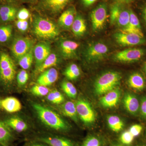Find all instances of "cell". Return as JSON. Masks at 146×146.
Here are the masks:
<instances>
[{
  "instance_id": "1",
  "label": "cell",
  "mask_w": 146,
  "mask_h": 146,
  "mask_svg": "<svg viewBox=\"0 0 146 146\" xmlns=\"http://www.w3.org/2000/svg\"><path fill=\"white\" fill-rule=\"evenodd\" d=\"M33 31L37 37L44 39H54L60 33L58 27L53 22L39 15H35Z\"/></svg>"
},
{
  "instance_id": "2",
  "label": "cell",
  "mask_w": 146,
  "mask_h": 146,
  "mask_svg": "<svg viewBox=\"0 0 146 146\" xmlns=\"http://www.w3.org/2000/svg\"><path fill=\"white\" fill-rule=\"evenodd\" d=\"M33 108L39 119L46 125L57 131L67 129L66 123L55 112L38 104H33Z\"/></svg>"
},
{
  "instance_id": "3",
  "label": "cell",
  "mask_w": 146,
  "mask_h": 146,
  "mask_svg": "<svg viewBox=\"0 0 146 146\" xmlns=\"http://www.w3.org/2000/svg\"><path fill=\"white\" fill-rule=\"evenodd\" d=\"M121 76L119 73L109 72L102 75L95 83V93L99 96L106 94L115 89L119 83Z\"/></svg>"
},
{
  "instance_id": "4",
  "label": "cell",
  "mask_w": 146,
  "mask_h": 146,
  "mask_svg": "<svg viewBox=\"0 0 146 146\" xmlns=\"http://www.w3.org/2000/svg\"><path fill=\"white\" fill-rule=\"evenodd\" d=\"M72 0H37V8L51 15L60 13Z\"/></svg>"
},
{
  "instance_id": "5",
  "label": "cell",
  "mask_w": 146,
  "mask_h": 146,
  "mask_svg": "<svg viewBox=\"0 0 146 146\" xmlns=\"http://www.w3.org/2000/svg\"><path fill=\"white\" fill-rule=\"evenodd\" d=\"M34 42L27 37L18 36L14 39L11 47V52L16 59L18 60L33 48Z\"/></svg>"
},
{
  "instance_id": "6",
  "label": "cell",
  "mask_w": 146,
  "mask_h": 146,
  "mask_svg": "<svg viewBox=\"0 0 146 146\" xmlns=\"http://www.w3.org/2000/svg\"><path fill=\"white\" fill-rule=\"evenodd\" d=\"M109 52V48L106 44L102 42L93 43L87 48L86 56L90 62H95L102 59Z\"/></svg>"
},
{
  "instance_id": "7",
  "label": "cell",
  "mask_w": 146,
  "mask_h": 146,
  "mask_svg": "<svg viewBox=\"0 0 146 146\" xmlns=\"http://www.w3.org/2000/svg\"><path fill=\"white\" fill-rule=\"evenodd\" d=\"M107 16V8L105 4H100L93 10L91 18L92 27L94 31H98L103 28Z\"/></svg>"
},
{
  "instance_id": "8",
  "label": "cell",
  "mask_w": 146,
  "mask_h": 146,
  "mask_svg": "<svg viewBox=\"0 0 146 146\" xmlns=\"http://www.w3.org/2000/svg\"><path fill=\"white\" fill-rule=\"evenodd\" d=\"M145 53V50L133 48L123 50L115 54L114 58L117 61L124 63L136 62L141 59Z\"/></svg>"
},
{
  "instance_id": "9",
  "label": "cell",
  "mask_w": 146,
  "mask_h": 146,
  "mask_svg": "<svg viewBox=\"0 0 146 146\" xmlns=\"http://www.w3.org/2000/svg\"><path fill=\"white\" fill-rule=\"evenodd\" d=\"M115 36L118 44L124 46H132L145 43L144 37L134 33L120 31L116 33Z\"/></svg>"
},
{
  "instance_id": "10",
  "label": "cell",
  "mask_w": 146,
  "mask_h": 146,
  "mask_svg": "<svg viewBox=\"0 0 146 146\" xmlns=\"http://www.w3.org/2000/svg\"><path fill=\"white\" fill-rule=\"evenodd\" d=\"M76 106L78 115L84 123L89 124L95 121V112L88 102L84 100H79L76 103Z\"/></svg>"
},
{
  "instance_id": "11",
  "label": "cell",
  "mask_w": 146,
  "mask_h": 146,
  "mask_svg": "<svg viewBox=\"0 0 146 146\" xmlns=\"http://www.w3.org/2000/svg\"><path fill=\"white\" fill-rule=\"evenodd\" d=\"M33 52L36 65L38 67L51 53L50 45L48 42H39L35 45Z\"/></svg>"
},
{
  "instance_id": "12",
  "label": "cell",
  "mask_w": 146,
  "mask_h": 146,
  "mask_svg": "<svg viewBox=\"0 0 146 146\" xmlns=\"http://www.w3.org/2000/svg\"><path fill=\"white\" fill-rule=\"evenodd\" d=\"M79 46L78 43L72 40H62L59 43L60 52L63 57L66 58L75 57Z\"/></svg>"
},
{
  "instance_id": "13",
  "label": "cell",
  "mask_w": 146,
  "mask_h": 146,
  "mask_svg": "<svg viewBox=\"0 0 146 146\" xmlns=\"http://www.w3.org/2000/svg\"><path fill=\"white\" fill-rule=\"evenodd\" d=\"M58 73L56 69L50 68L42 73L37 80L39 85L47 86L51 85L57 80Z\"/></svg>"
},
{
  "instance_id": "14",
  "label": "cell",
  "mask_w": 146,
  "mask_h": 146,
  "mask_svg": "<svg viewBox=\"0 0 146 146\" xmlns=\"http://www.w3.org/2000/svg\"><path fill=\"white\" fill-rule=\"evenodd\" d=\"M76 14L75 8L74 7H69L61 13L58 18V24L63 28H70L75 18Z\"/></svg>"
},
{
  "instance_id": "15",
  "label": "cell",
  "mask_w": 146,
  "mask_h": 146,
  "mask_svg": "<svg viewBox=\"0 0 146 146\" xmlns=\"http://www.w3.org/2000/svg\"><path fill=\"white\" fill-rule=\"evenodd\" d=\"M120 96L119 91L118 89H114L102 97L100 102L104 107L111 108L115 107L118 104Z\"/></svg>"
},
{
  "instance_id": "16",
  "label": "cell",
  "mask_w": 146,
  "mask_h": 146,
  "mask_svg": "<svg viewBox=\"0 0 146 146\" xmlns=\"http://www.w3.org/2000/svg\"><path fill=\"white\" fill-rule=\"evenodd\" d=\"M18 10L16 7L5 5L0 7V20L4 23L14 21L17 17Z\"/></svg>"
},
{
  "instance_id": "17",
  "label": "cell",
  "mask_w": 146,
  "mask_h": 146,
  "mask_svg": "<svg viewBox=\"0 0 146 146\" xmlns=\"http://www.w3.org/2000/svg\"><path fill=\"white\" fill-rule=\"evenodd\" d=\"M121 31L124 32L134 33L144 37V35L142 32L140 21L133 12V11L130 9V20L128 26L124 29L121 30Z\"/></svg>"
},
{
  "instance_id": "18",
  "label": "cell",
  "mask_w": 146,
  "mask_h": 146,
  "mask_svg": "<svg viewBox=\"0 0 146 146\" xmlns=\"http://www.w3.org/2000/svg\"><path fill=\"white\" fill-rule=\"evenodd\" d=\"M123 102L128 112L132 115L138 113L140 108V104L136 96L130 93H127L125 95Z\"/></svg>"
},
{
  "instance_id": "19",
  "label": "cell",
  "mask_w": 146,
  "mask_h": 146,
  "mask_svg": "<svg viewBox=\"0 0 146 146\" xmlns=\"http://www.w3.org/2000/svg\"><path fill=\"white\" fill-rule=\"evenodd\" d=\"M1 106L9 113H14L20 111L22 105L19 100L14 97H7L1 101Z\"/></svg>"
},
{
  "instance_id": "20",
  "label": "cell",
  "mask_w": 146,
  "mask_h": 146,
  "mask_svg": "<svg viewBox=\"0 0 146 146\" xmlns=\"http://www.w3.org/2000/svg\"><path fill=\"white\" fill-rule=\"evenodd\" d=\"M128 83L131 88L137 91H142L145 86V79L141 74L138 72L133 73L131 75Z\"/></svg>"
},
{
  "instance_id": "21",
  "label": "cell",
  "mask_w": 146,
  "mask_h": 146,
  "mask_svg": "<svg viewBox=\"0 0 146 146\" xmlns=\"http://www.w3.org/2000/svg\"><path fill=\"white\" fill-rule=\"evenodd\" d=\"M71 27L73 33L76 36H81L84 34L86 31V25L84 19L81 15L76 13Z\"/></svg>"
},
{
  "instance_id": "22",
  "label": "cell",
  "mask_w": 146,
  "mask_h": 146,
  "mask_svg": "<svg viewBox=\"0 0 146 146\" xmlns=\"http://www.w3.org/2000/svg\"><path fill=\"white\" fill-rule=\"evenodd\" d=\"M5 123L10 129L18 132H22L27 129V125L23 120L17 117H11L6 120Z\"/></svg>"
},
{
  "instance_id": "23",
  "label": "cell",
  "mask_w": 146,
  "mask_h": 146,
  "mask_svg": "<svg viewBox=\"0 0 146 146\" xmlns=\"http://www.w3.org/2000/svg\"><path fill=\"white\" fill-rule=\"evenodd\" d=\"M11 129L5 122L0 121V145L7 146L12 140Z\"/></svg>"
},
{
  "instance_id": "24",
  "label": "cell",
  "mask_w": 146,
  "mask_h": 146,
  "mask_svg": "<svg viewBox=\"0 0 146 146\" xmlns=\"http://www.w3.org/2000/svg\"><path fill=\"white\" fill-rule=\"evenodd\" d=\"M41 141L50 146H74L70 140L60 137H45L42 138Z\"/></svg>"
},
{
  "instance_id": "25",
  "label": "cell",
  "mask_w": 146,
  "mask_h": 146,
  "mask_svg": "<svg viewBox=\"0 0 146 146\" xmlns=\"http://www.w3.org/2000/svg\"><path fill=\"white\" fill-rule=\"evenodd\" d=\"M13 28L9 24L0 26V44H5L10 41L13 36Z\"/></svg>"
},
{
  "instance_id": "26",
  "label": "cell",
  "mask_w": 146,
  "mask_h": 146,
  "mask_svg": "<svg viewBox=\"0 0 146 146\" xmlns=\"http://www.w3.org/2000/svg\"><path fill=\"white\" fill-rule=\"evenodd\" d=\"M16 73L15 66L0 70V80L5 84L11 83L15 78Z\"/></svg>"
},
{
  "instance_id": "27",
  "label": "cell",
  "mask_w": 146,
  "mask_h": 146,
  "mask_svg": "<svg viewBox=\"0 0 146 146\" xmlns=\"http://www.w3.org/2000/svg\"><path fill=\"white\" fill-rule=\"evenodd\" d=\"M58 59V57L56 54L51 52L44 62L38 67L37 71L39 73H42L46 70L52 68L57 64Z\"/></svg>"
},
{
  "instance_id": "28",
  "label": "cell",
  "mask_w": 146,
  "mask_h": 146,
  "mask_svg": "<svg viewBox=\"0 0 146 146\" xmlns=\"http://www.w3.org/2000/svg\"><path fill=\"white\" fill-rule=\"evenodd\" d=\"M130 20V9L123 7L117 19L116 23L121 30L126 28L129 24Z\"/></svg>"
},
{
  "instance_id": "29",
  "label": "cell",
  "mask_w": 146,
  "mask_h": 146,
  "mask_svg": "<svg viewBox=\"0 0 146 146\" xmlns=\"http://www.w3.org/2000/svg\"><path fill=\"white\" fill-rule=\"evenodd\" d=\"M107 121L109 127L115 132H119L123 127V123L118 116L115 115L110 116L108 118Z\"/></svg>"
},
{
  "instance_id": "30",
  "label": "cell",
  "mask_w": 146,
  "mask_h": 146,
  "mask_svg": "<svg viewBox=\"0 0 146 146\" xmlns=\"http://www.w3.org/2000/svg\"><path fill=\"white\" fill-rule=\"evenodd\" d=\"M63 111L64 115L74 121L77 120V112L76 104L71 101L66 102L63 105Z\"/></svg>"
},
{
  "instance_id": "31",
  "label": "cell",
  "mask_w": 146,
  "mask_h": 146,
  "mask_svg": "<svg viewBox=\"0 0 146 146\" xmlns=\"http://www.w3.org/2000/svg\"><path fill=\"white\" fill-rule=\"evenodd\" d=\"M33 58L34 55L33 49H32L26 54L24 55L18 59V64L23 70H27L31 66L33 62Z\"/></svg>"
},
{
  "instance_id": "32",
  "label": "cell",
  "mask_w": 146,
  "mask_h": 146,
  "mask_svg": "<svg viewBox=\"0 0 146 146\" xmlns=\"http://www.w3.org/2000/svg\"><path fill=\"white\" fill-rule=\"evenodd\" d=\"M64 75L68 79L74 80L78 78L80 76V70L77 65L73 63L66 68Z\"/></svg>"
},
{
  "instance_id": "33",
  "label": "cell",
  "mask_w": 146,
  "mask_h": 146,
  "mask_svg": "<svg viewBox=\"0 0 146 146\" xmlns=\"http://www.w3.org/2000/svg\"><path fill=\"white\" fill-rule=\"evenodd\" d=\"M61 87L68 96L71 98H75L77 91L72 83L70 82L64 81L61 84Z\"/></svg>"
},
{
  "instance_id": "34",
  "label": "cell",
  "mask_w": 146,
  "mask_h": 146,
  "mask_svg": "<svg viewBox=\"0 0 146 146\" xmlns=\"http://www.w3.org/2000/svg\"><path fill=\"white\" fill-rule=\"evenodd\" d=\"M123 7V5L116 3L112 5L110 10V22L112 24L116 23L121 11Z\"/></svg>"
},
{
  "instance_id": "35",
  "label": "cell",
  "mask_w": 146,
  "mask_h": 146,
  "mask_svg": "<svg viewBox=\"0 0 146 146\" xmlns=\"http://www.w3.org/2000/svg\"><path fill=\"white\" fill-rule=\"evenodd\" d=\"M47 99L48 100L54 104H60L64 101L63 95L57 90L50 92L47 95Z\"/></svg>"
},
{
  "instance_id": "36",
  "label": "cell",
  "mask_w": 146,
  "mask_h": 146,
  "mask_svg": "<svg viewBox=\"0 0 146 146\" xmlns=\"http://www.w3.org/2000/svg\"><path fill=\"white\" fill-rule=\"evenodd\" d=\"M31 92L35 96H44L49 93L50 90L47 86L38 84L32 87Z\"/></svg>"
},
{
  "instance_id": "37",
  "label": "cell",
  "mask_w": 146,
  "mask_h": 146,
  "mask_svg": "<svg viewBox=\"0 0 146 146\" xmlns=\"http://www.w3.org/2000/svg\"><path fill=\"white\" fill-rule=\"evenodd\" d=\"M29 74L26 70H21L17 74V80L18 85L23 86L27 82L29 79Z\"/></svg>"
},
{
  "instance_id": "38",
  "label": "cell",
  "mask_w": 146,
  "mask_h": 146,
  "mask_svg": "<svg viewBox=\"0 0 146 146\" xmlns=\"http://www.w3.org/2000/svg\"><path fill=\"white\" fill-rule=\"evenodd\" d=\"M134 137L129 131H125L121 135L120 140L125 145H129L133 142Z\"/></svg>"
},
{
  "instance_id": "39",
  "label": "cell",
  "mask_w": 146,
  "mask_h": 146,
  "mask_svg": "<svg viewBox=\"0 0 146 146\" xmlns=\"http://www.w3.org/2000/svg\"><path fill=\"white\" fill-rule=\"evenodd\" d=\"M82 146H100V142L96 137L90 136L85 140Z\"/></svg>"
},
{
  "instance_id": "40",
  "label": "cell",
  "mask_w": 146,
  "mask_h": 146,
  "mask_svg": "<svg viewBox=\"0 0 146 146\" xmlns=\"http://www.w3.org/2000/svg\"><path fill=\"white\" fill-rule=\"evenodd\" d=\"M30 16L29 11L27 9L23 8L18 10L17 15L18 20H28Z\"/></svg>"
},
{
  "instance_id": "41",
  "label": "cell",
  "mask_w": 146,
  "mask_h": 146,
  "mask_svg": "<svg viewBox=\"0 0 146 146\" xmlns=\"http://www.w3.org/2000/svg\"><path fill=\"white\" fill-rule=\"evenodd\" d=\"M16 25L18 29L23 32L27 31L29 28L28 20H18L16 21Z\"/></svg>"
},
{
  "instance_id": "42",
  "label": "cell",
  "mask_w": 146,
  "mask_h": 146,
  "mask_svg": "<svg viewBox=\"0 0 146 146\" xmlns=\"http://www.w3.org/2000/svg\"><path fill=\"white\" fill-rule=\"evenodd\" d=\"M143 130V127L139 124H135L131 126L129 129V132L134 137L138 136Z\"/></svg>"
},
{
  "instance_id": "43",
  "label": "cell",
  "mask_w": 146,
  "mask_h": 146,
  "mask_svg": "<svg viewBox=\"0 0 146 146\" xmlns=\"http://www.w3.org/2000/svg\"><path fill=\"white\" fill-rule=\"evenodd\" d=\"M140 109L141 115L144 117L146 118V97H144L141 100Z\"/></svg>"
},
{
  "instance_id": "44",
  "label": "cell",
  "mask_w": 146,
  "mask_h": 146,
  "mask_svg": "<svg viewBox=\"0 0 146 146\" xmlns=\"http://www.w3.org/2000/svg\"><path fill=\"white\" fill-rule=\"evenodd\" d=\"M81 1L84 6L88 7L94 4L97 0H81Z\"/></svg>"
},
{
  "instance_id": "45",
  "label": "cell",
  "mask_w": 146,
  "mask_h": 146,
  "mask_svg": "<svg viewBox=\"0 0 146 146\" xmlns=\"http://www.w3.org/2000/svg\"><path fill=\"white\" fill-rule=\"evenodd\" d=\"M134 1V0H115L116 3H119L123 5L130 3Z\"/></svg>"
},
{
  "instance_id": "46",
  "label": "cell",
  "mask_w": 146,
  "mask_h": 146,
  "mask_svg": "<svg viewBox=\"0 0 146 146\" xmlns=\"http://www.w3.org/2000/svg\"><path fill=\"white\" fill-rule=\"evenodd\" d=\"M142 13H143V17L146 25V4L144 6L142 9Z\"/></svg>"
},
{
  "instance_id": "47",
  "label": "cell",
  "mask_w": 146,
  "mask_h": 146,
  "mask_svg": "<svg viewBox=\"0 0 146 146\" xmlns=\"http://www.w3.org/2000/svg\"><path fill=\"white\" fill-rule=\"evenodd\" d=\"M24 3H33L35 2L37 0H21Z\"/></svg>"
},
{
  "instance_id": "48",
  "label": "cell",
  "mask_w": 146,
  "mask_h": 146,
  "mask_svg": "<svg viewBox=\"0 0 146 146\" xmlns=\"http://www.w3.org/2000/svg\"><path fill=\"white\" fill-rule=\"evenodd\" d=\"M31 146H45L42 144H35L33 145H32Z\"/></svg>"
},
{
  "instance_id": "49",
  "label": "cell",
  "mask_w": 146,
  "mask_h": 146,
  "mask_svg": "<svg viewBox=\"0 0 146 146\" xmlns=\"http://www.w3.org/2000/svg\"><path fill=\"white\" fill-rule=\"evenodd\" d=\"M7 2L12 3H14L16 1V0H5Z\"/></svg>"
},
{
  "instance_id": "50",
  "label": "cell",
  "mask_w": 146,
  "mask_h": 146,
  "mask_svg": "<svg viewBox=\"0 0 146 146\" xmlns=\"http://www.w3.org/2000/svg\"><path fill=\"white\" fill-rule=\"evenodd\" d=\"M112 146H123L121 145H119V144H117V145H114Z\"/></svg>"
},
{
  "instance_id": "51",
  "label": "cell",
  "mask_w": 146,
  "mask_h": 146,
  "mask_svg": "<svg viewBox=\"0 0 146 146\" xmlns=\"http://www.w3.org/2000/svg\"><path fill=\"white\" fill-rule=\"evenodd\" d=\"M145 70L146 74V63H145Z\"/></svg>"
},
{
  "instance_id": "52",
  "label": "cell",
  "mask_w": 146,
  "mask_h": 146,
  "mask_svg": "<svg viewBox=\"0 0 146 146\" xmlns=\"http://www.w3.org/2000/svg\"><path fill=\"white\" fill-rule=\"evenodd\" d=\"M136 146H146V145H137Z\"/></svg>"
},
{
  "instance_id": "53",
  "label": "cell",
  "mask_w": 146,
  "mask_h": 146,
  "mask_svg": "<svg viewBox=\"0 0 146 146\" xmlns=\"http://www.w3.org/2000/svg\"><path fill=\"white\" fill-rule=\"evenodd\" d=\"M1 100H0V108H1Z\"/></svg>"
},
{
  "instance_id": "54",
  "label": "cell",
  "mask_w": 146,
  "mask_h": 146,
  "mask_svg": "<svg viewBox=\"0 0 146 146\" xmlns=\"http://www.w3.org/2000/svg\"><path fill=\"white\" fill-rule=\"evenodd\" d=\"M2 0H0V2Z\"/></svg>"
}]
</instances>
